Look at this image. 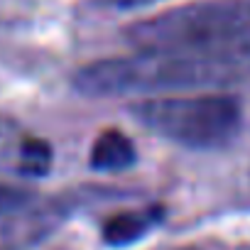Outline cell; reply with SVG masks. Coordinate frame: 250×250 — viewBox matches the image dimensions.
<instances>
[{
    "mask_svg": "<svg viewBox=\"0 0 250 250\" xmlns=\"http://www.w3.org/2000/svg\"><path fill=\"white\" fill-rule=\"evenodd\" d=\"M250 79V25L199 44L98 59L74 74L83 96H130L223 88Z\"/></svg>",
    "mask_w": 250,
    "mask_h": 250,
    "instance_id": "obj_1",
    "label": "cell"
},
{
    "mask_svg": "<svg viewBox=\"0 0 250 250\" xmlns=\"http://www.w3.org/2000/svg\"><path fill=\"white\" fill-rule=\"evenodd\" d=\"M147 130L194 150L228 145L240 130V103L223 93L152 96L130 105Z\"/></svg>",
    "mask_w": 250,
    "mask_h": 250,
    "instance_id": "obj_2",
    "label": "cell"
},
{
    "mask_svg": "<svg viewBox=\"0 0 250 250\" xmlns=\"http://www.w3.org/2000/svg\"><path fill=\"white\" fill-rule=\"evenodd\" d=\"M250 25V0H199L128 25L125 40L135 52L177 49Z\"/></svg>",
    "mask_w": 250,
    "mask_h": 250,
    "instance_id": "obj_3",
    "label": "cell"
},
{
    "mask_svg": "<svg viewBox=\"0 0 250 250\" xmlns=\"http://www.w3.org/2000/svg\"><path fill=\"white\" fill-rule=\"evenodd\" d=\"M52 145L22 130V125L0 113V174L44 177L52 169Z\"/></svg>",
    "mask_w": 250,
    "mask_h": 250,
    "instance_id": "obj_4",
    "label": "cell"
},
{
    "mask_svg": "<svg viewBox=\"0 0 250 250\" xmlns=\"http://www.w3.org/2000/svg\"><path fill=\"white\" fill-rule=\"evenodd\" d=\"M64 218V206L57 201H35L30 199L25 206L5 216L3 240L10 248H25L44 235H49Z\"/></svg>",
    "mask_w": 250,
    "mask_h": 250,
    "instance_id": "obj_5",
    "label": "cell"
},
{
    "mask_svg": "<svg viewBox=\"0 0 250 250\" xmlns=\"http://www.w3.org/2000/svg\"><path fill=\"white\" fill-rule=\"evenodd\" d=\"M162 218V208H143V211H123V213H113L103 228V243L113 245V248H123L143 240Z\"/></svg>",
    "mask_w": 250,
    "mask_h": 250,
    "instance_id": "obj_6",
    "label": "cell"
},
{
    "mask_svg": "<svg viewBox=\"0 0 250 250\" xmlns=\"http://www.w3.org/2000/svg\"><path fill=\"white\" fill-rule=\"evenodd\" d=\"M135 145L120 130H103L91 147V167L96 172H123L135 162Z\"/></svg>",
    "mask_w": 250,
    "mask_h": 250,
    "instance_id": "obj_7",
    "label": "cell"
},
{
    "mask_svg": "<svg viewBox=\"0 0 250 250\" xmlns=\"http://www.w3.org/2000/svg\"><path fill=\"white\" fill-rule=\"evenodd\" d=\"M32 196L30 189L22 187H13V184H3L0 182V216H10L13 211H18L20 206H25Z\"/></svg>",
    "mask_w": 250,
    "mask_h": 250,
    "instance_id": "obj_8",
    "label": "cell"
}]
</instances>
